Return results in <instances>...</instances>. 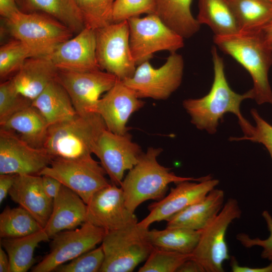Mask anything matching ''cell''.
Masks as SVG:
<instances>
[{
	"label": "cell",
	"mask_w": 272,
	"mask_h": 272,
	"mask_svg": "<svg viewBox=\"0 0 272 272\" xmlns=\"http://www.w3.org/2000/svg\"><path fill=\"white\" fill-rule=\"evenodd\" d=\"M214 78L208 94L198 99H187L183 106L191 117V122L198 129L213 134L217 131L219 121L227 113H232L238 118L239 123L246 134L252 125L242 116L240 107L246 99H253L251 89L242 94L232 90L225 73L223 59L219 55L217 47L211 50Z\"/></svg>",
	"instance_id": "obj_1"
},
{
	"label": "cell",
	"mask_w": 272,
	"mask_h": 272,
	"mask_svg": "<svg viewBox=\"0 0 272 272\" xmlns=\"http://www.w3.org/2000/svg\"><path fill=\"white\" fill-rule=\"evenodd\" d=\"M214 43L231 56L249 73L253 84V99L258 104H272V91L268 73L272 65V50L264 41L260 31L238 33L228 35H214Z\"/></svg>",
	"instance_id": "obj_2"
},
{
	"label": "cell",
	"mask_w": 272,
	"mask_h": 272,
	"mask_svg": "<svg viewBox=\"0 0 272 272\" xmlns=\"http://www.w3.org/2000/svg\"><path fill=\"white\" fill-rule=\"evenodd\" d=\"M161 148H149L143 152L135 165L129 170L120 187L126 207L132 213L147 200H159L166 192L168 185L184 181H200L207 176L197 178L181 177L170 169L159 163L157 158L162 152Z\"/></svg>",
	"instance_id": "obj_3"
},
{
	"label": "cell",
	"mask_w": 272,
	"mask_h": 272,
	"mask_svg": "<svg viewBox=\"0 0 272 272\" xmlns=\"http://www.w3.org/2000/svg\"><path fill=\"white\" fill-rule=\"evenodd\" d=\"M105 128L98 113L77 114L72 119L49 125L42 148L52 159L89 158L99 136Z\"/></svg>",
	"instance_id": "obj_4"
},
{
	"label": "cell",
	"mask_w": 272,
	"mask_h": 272,
	"mask_svg": "<svg viewBox=\"0 0 272 272\" xmlns=\"http://www.w3.org/2000/svg\"><path fill=\"white\" fill-rule=\"evenodd\" d=\"M6 21L10 34L25 43L33 56H49L74 33L64 24L42 12L19 10Z\"/></svg>",
	"instance_id": "obj_5"
},
{
	"label": "cell",
	"mask_w": 272,
	"mask_h": 272,
	"mask_svg": "<svg viewBox=\"0 0 272 272\" xmlns=\"http://www.w3.org/2000/svg\"><path fill=\"white\" fill-rule=\"evenodd\" d=\"M148 230L138 222L106 232L101 242L104 260L100 272H131L146 260L154 249Z\"/></svg>",
	"instance_id": "obj_6"
},
{
	"label": "cell",
	"mask_w": 272,
	"mask_h": 272,
	"mask_svg": "<svg viewBox=\"0 0 272 272\" xmlns=\"http://www.w3.org/2000/svg\"><path fill=\"white\" fill-rule=\"evenodd\" d=\"M242 211L238 201L229 198L218 215L201 231L197 244L191 253L206 272H223L224 262L229 259V249L226 240L227 229Z\"/></svg>",
	"instance_id": "obj_7"
},
{
	"label": "cell",
	"mask_w": 272,
	"mask_h": 272,
	"mask_svg": "<svg viewBox=\"0 0 272 272\" xmlns=\"http://www.w3.org/2000/svg\"><path fill=\"white\" fill-rule=\"evenodd\" d=\"M127 21L130 51L137 65L149 60L155 52H174L184 46V38L155 14L132 17Z\"/></svg>",
	"instance_id": "obj_8"
},
{
	"label": "cell",
	"mask_w": 272,
	"mask_h": 272,
	"mask_svg": "<svg viewBox=\"0 0 272 272\" xmlns=\"http://www.w3.org/2000/svg\"><path fill=\"white\" fill-rule=\"evenodd\" d=\"M96 57L102 70L120 80L131 78L137 64L129 46L127 21L112 23L96 30Z\"/></svg>",
	"instance_id": "obj_9"
},
{
	"label": "cell",
	"mask_w": 272,
	"mask_h": 272,
	"mask_svg": "<svg viewBox=\"0 0 272 272\" xmlns=\"http://www.w3.org/2000/svg\"><path fill=\"white\" fill-rule=\"evenodd\" d=\"M184 69L182 56L171 52L165 63L155 69L149 60L138 65L134 75L122 82L140 98L166 100L181 85Z\"/></svg>",
	"instance_id": "obj_10"
},
{
	"label": "cell",
	"mask_w": 272,
	"mask_h": 272,
	"mask_svg": "<svg viewBox=\"0 0 272 272\" xmlns=\"http://www.w3.org/2000/svg\"><path fill=\"white\" fill-rule=\"evenodd\" d=\"M105 170L93 157L85 159H53L39 173L59 180L87 204L93 195L109 185Z\"/></svg>",
	"instance_id": "obj_11"
},
{
	"label": "cell",
	"mask_w": 272,
	"mask_h": 272,
	"mask_svg": "<svg viewBox=\"0 0 272 272\" xmlns=\"http://www.w3.org/2000/svg\"><path fill=\"white\" fill-rule=\"evenodd\" d=\"M55 79L66 91L80 115L96 113V104L101 95L119 80L101 69L86 71L58 69Z\"/></svg>",
	"instance_id": "obj_12"
},
{
	"label": "cell",
	"mask_w": 272,
	"mask_h": 272,
	"mask_svg": "<svg viewBox=\"0 0 272 272\" xmlns=\"http://www.w3.org/2000/svg\"><path fill=\"white\" fill-rule=\"evenodd\" d=\"M106 231L85 222L79 228L60 232L52 237L50 251L32 269L33 272H50L59 265L92 250L102 242Z\"/></svg>",
	"instance_id": "obj_13"
},
{
	"label": "cell",
	"mask_w": 272,
	"mask_h": 272,
	"mask_svg": "<svg viewBox=\"0 0 272 272\" xmlns=\"http://www.w3.org/2000/svg\"><path fill=\"white\" fill-rule=\"evenodd\" d=\"M93 153L99 159L111 183L120 186L125 172L135 165L143 152L128 132L119 134L105 128L99 136Z\"/></svg>",
	"instance_id": "obj_14"
},
{
	"label": "cell",
	"mask_w": 272,
	"mask_h": 272,
	"mask_svg": "<svg viewBox=\"0 0 272 272\" xmlns=\"http://www.w3.org/2000/svg\"><path fill=\"white\" fill-rule=\"evenodd\" d=\"M52 160L43 148L34 147L16 132L0 128V175H39Z\"/></svg>",
	"instance_id": "obj_15"
},
{
	"label": "cell",
	"mask_w": 272,
	"mask_h": 272,
	"mask_svg": "<svg viewBox=\"0 0 272 272\" xmlns=\"http://www.w3.org/2000/svg\"><path fill=\"white\" fill-rule=\"evenodd\" d=\"M106 232L138 223L126 207L120 186L111 183L95 192L87 203L86 221Z\"/></svg>",
	"instance_id": "obj_16"
},
{
	"label": "cell",
	"mask_w": 272,
	"mask_h": 272,
	"mask_svg": "<svg viewBox=\"0 0 272 272\" xmlns=\"http://www.w3.org/2000/svg\"><path fill=\"white\" fill-rule=\"evenodd\" d=\"M184 181L176 183L166 197L149 205V215L139 224L146 228L153 223L167 221L188 206L203 198L218 185L219 181L210 175L197 182Z\"/></svg>",
	"instance_id": "obj_17"
},
{
	"label": "cell",
	"mask_w": 272,
	"mask_h": 272,
	"mask_svg": "<svg viewBox=\"0 0 272 272\" xmlns=\"http://www.w3.org/2000/svg\"><path fill=\"white\" fill-rule=\"evenodd\" d=\"M144 105L145 102L133 90L118 80L98 100L95 112L102 117L108 130L122 134L128 132L126 124L130 116Z\"/></svg>",
	"instance_id": "obj_18"
},
{
	"label": "cell",
	"mask_w": 272,
	"mask_h": 272,
	"mask_svg": "<svg viewBox=\"0 0 272 272\" xmlns=\"http://www.w3.org/2000/svg\"><path fill=\"white\" fill-rule=\"evenodd\" d=\"M49 57L58 69H100L96 57V30L85 27L75 37L61 44Z\"/></svg>",
	"instance_id": "obj_19"
},
{
	"label": "cell",
	"mask_w": 272,
	"mask_h": 272,
	"mask_svg": "<svg viewBox=\"0 0 272 272\" xmlns=\"http://www.w3.org/2000/svg\"><path fill=\"white\" fill-rule=\"evenodd\" d=\"M9 195L14 202L30 213L44 228L51 214L53 200L44 193L41 175H15Z\"/></svg>",
	"instance_id": "obj_20"
},
{
	"label": "cell",
	"mask_w": 272,
	"mask_h": 272,
	"mask_svg": "<svg viewBox=\"0 0 272 272\" xmlns=\"http://www.w3.org/2000/svg\"><path fill=\"white\" fill-rule=\"evenodd\" d=\"M87 204L74 191L62 184L53 199L49 220L43 228L50 238L62 231L73 229L86 221Z\"/></svg>",
	"instance_id": "obj_21"
},
{
	"label": "cell",
	"mask_w": 272,
	"mask_h": 272,
	"mask_svg": "<svg viewBox=\"0 0 272 272\" xmlns=\"http://www.w3.org/2000/svg\"><path fill=\"white\" fill-rule=\"evenodd\" d=\"M57 71L49 56L30 57L10 80L18 93L33 101L56 79Z\"/></svg>",
	"instance_id": "obj_22"
},
{
	"label": "cell",
	"mask_w": 272,
	"mask_h": 272,
	"mask_svg": "<svg viewBox=\"0 0 272 272\" xmlns=\"http://www.w3.org/2000/svg\"><path fill=\"white\" fill-rule=\"evenodd\" d=\"M223 190L214 188L203 198L173 215L166 221V227L203 229L219 213L224 205Z\"/></svg>",
	"instance_id": "obj_23"
},
{
	"label": "cell",
	"mask_w": 272,
	"mask_h": 272,
	"mask_svg": "<svg viewBox=\"0 0 272 272\" xmlns=\"http://www.w3.org/2000/svg\"><path fill=\"white\" fill-rule=\"evenodd\" d=\"M32 105L49 125L70 120L77 115L67 92L56 79L32 101Z\"/></svg>",
	"instance_id": "obj_24"
},
{
	"label": "cell",
	"mask_w": 272,
	"mask_h": 272,
	"mask_svg": "<svg viewBox=\"0 0 272 272\" xmlns=\"http://www.w3.org/2000/svg\"><path fill=\"white\" fill-rule=\"evenodd\" d=\"M17 2L20 11L45 13L64 24L74 33H78L85 27L76 0H17Z\"/></svg>",
	"instance_id": "obj_25"
},
{
	"label": "cell",
	"mask_w": 272,
	"mask_h": 272,
	"mask_svg": "<svg viewBox=\"0 0 272 272\" xmlns=\"http://www.w3.org/2000/svg\"><path fill=\"white\" fill-rule=\"evenodd\" d=\"M192 0H155V14L169 28L184 38L196 33L200 24L192 16Z\"/></svg>",
	"instance_id": "obj_26"
},
{
	"label": "cell",
	"mask_w": 272,
	"mask_h": 272,
	"mask_svg": "<svg viewBox=\"0 0 272 272\" xmlns=\"http://www.w3.org/2000/svg\"><path fill=\"white\" fill-rule=\"evenodd\" d=\"M1 128L16 132L32 146L42 148L49 124L32 105L13 114L4 122Z\"/></svg>",
	"instance_id": "obj_27"
},
{
	"label": "cell",
	"mask_w": 272,
	"mask_h": 272,
	"mask_svg": "<svg viewBox=\"0 0 272 272\" xmlns=\"http://www.w3.org/2000/svg\"><path fill=\"white\" fill-rule=\"evenodd\" d=\"M240 31H261L272 20L269 0H227Z\"/></svg>",
	"instance_id": "obj_28"
},
{
	"label": "cell",
	"mask_w": 272,
	"mask_h": 272,
	"mask_svg": "<svg viewBox=\"0 0 272 272\" xmlns=\"http://www.w3.org/2000/svg\"><path fill=\"white\" fill-rule=\"evenodd\" d=\"M1 239V246L9 258L10 272H26L34 263L36 247L41 242L49 241L50 238L43 229L23 237Z\"/></svg>",
	"instance_id": "obj_29"
},
{
	"label": "cell",
	"mask_w": 272,
	"mask_h": 272,
	"mask_svg": "<svg viewBox=\"0 0 272 272\" xmlns=\"http://www.w3.org/2000/svg\"><path fill=\"white\" fill-rule=\"evenodd\" d=\"M196 20L209 26L215 35L238 33L239 29L227 0H198Z\"/></svg>",
	"instance_id": "obj_30"
},
{
	"label": "cell",
	"mask_w": 272,
	"mask_h": 272,
	"mask_svg": "<svg viewBox=\"0 0 272 272\" xmlns=\"http://www.w3.org/2000/svg\"><path fill=\"white\" fill-rule=\"evenodd\" d=\"M201 231L182 227H166L163 230H148L147 236L154 248L191 254Z\"/></svg>",
	"instance_id": "obj_31"
},
{
	"label": "cell",
	"mask_w": 272,
	"mask_h": 272,
	"mask_svg": "<svg viewBox=\"0 0 272 272\" xmlns=\"http://www.w3.org/2000/svg\"><path fill=\"white\" fill-rule=\"evenodd\" d=\"M43 229L36 219L21 206L14 208L7 207L0 214L1 238L23 237Z\"/></svg>",
	"instance_id": "obj_32"
},
{
	"label": "cell",
	"mask_w": 272,
	"mask_h": 272,
	"mask_svg": "<svg viewBox=\"0 0 272 272\" xmlns=\"http://www.w3.org/2000/svg\"><path fill=\"white\" fill-rule=\"evenodd\" d=\"M30 57H33L30 49L19 40L15 39L2 45L0 47L1 79L15 74Z\"/></svg>",
	"instance_id": "obj_33"
},
{
	"label": "cell",
	"mask_w": 272,
	"mask_h": 272,
	"mask_svg": "<svg viewBox=\"0 0 272 272\" xmlns=\"http://www.w3.org/2000/svg\"><path fill=\"white\" fill-rule=\"evenodd\" d=\"M115 0H76L85 27L97 30L112 23Z\"/></svg>",
	"instance_id": "obj_34"
},
{
	"label": "cell",
	"mask_w": 272,
	"mask_h": 272,
	"mask_svg": "<svg viewBox=\"0 0 272 272\" xmlns=\"http://www.w3.org/2000/svg\"><path fill=\"white\" fill-rule=\"evenodd\" d=\"M191 254L154 248L139 272H177Z\"/></svg>",
	"instance_id": "obj_35"
},
{
	"label": "cell",
	"mask_w": 272,
	"mask_h": 272,
	"mask_svg": "<svg viewBox=\"0 0 272 272\" xmlns=\"http://www.w3.org/2000/svg\"><path fill=\"white\" fill-rule=\"evenodd\" d=\"M32 104V100L18 93L10 79L0 85V123Z\"/></svg>",
	"instance_id": "obj_36"
},
{
	"label": "cell",
	"mask_w": 272,
	"mask_h": 272,
	"mask_svg": "<svg viewBox=\"0 0 272 272\" xmlns=\"http://www.w3.org/2000/svg\"><path fill=\"white\" fill-rule=\"evenodd\" d=\"M104 260V254L101 245L59 265L55 269L54 271L57 272L100 271Z\"/></svg>",
	"instance_id": "obj_37"
},
{
	"label": "cell",
	"mask_w": 272,
	"mask_h": 272,
	"mask_svg": "<svg viewBox=\"0 0 272 272\" xmlns=\"http://www.w3.org/2000/svg\"><path fill=\"white\" fill-rule=\"evenodd\" d=\"M143 14H155V0H115L112 23L127 21Z\"/></svg>",
	"instance_id": "obj_38"
},
{
	"label": "cell",
	"mask_w": 272,
	"mask_h": 272,
	"mask_svg": "<svg viewBox=\"0 0 272 272\" xmlns=\"http://www.w3.org/2000/svg\"><path fill=\"white\" fill-rule=\"evenodd\" d=\"M251 114L256 125L252 126L249 133L240 138H230V141L249 140L263 144L268 150L272 160V125L264 120L255 109Z\"/></svg>",
	"instance_id": "obj_39"
},
{
	"label": "cell",
	"mask_w": 272,
	"mask_h": 272,
	"mask_svg": "<svg viewBox=\"0 0 272 272\" xmlns=\"http://www.w3.org/2000/svg\"><path fill=\"white\" fill-rule=\"evenodd\" d=\"M262 216L263 218L269 231V236L265 239L259 238H251L246 233H239L236 239L246 248H251L253 246H259L262 248L261 253L262 258L266 259L272 262V216L266 210L263 211Z\"/></svg>",
	"instance_id": "obj_40"
},
{
	"label": "cell",
	"mask_w": 272,
	"mask_h": 272,
	"mask_svg": "<svg viewBox=\"0 0 272 272\" xmlns=\"http://www.w3.org/2000/svg\"><path fill=\"white\" fill-rule=\"evenodd\" d=\"M42 176V187L44 193L49 198L53 199L58 194L62 183L56 178L48 175Z\"/></svg>",
	"instance_id": "obj_41"
},
{
	"label": "cell",
	"mask_w": 272,
	"mask_h": 272,
	"mask_svg": "<svg viewBox=\"0 0 272 272\" xmlns=\"http://www.w3.org/2000/svg\"><path fill=\"white\" fill-rule=\"evenodd\" d=\"M230 266L233 272H272V262L268 265L262 267H250L247 266L240 265L236 259L232 257Z\"/></svg>",
	"instance_id": "obj_42"
},
{
	"label": "cell",
	"mask_w": 272,
	"mask_h": 272,
	"mask_svg": "<svg viewBox=\"0 0 272 272\" xmlns=\"http://www.w3.org/2000/svg\"><path fill=\"white\" fill-rule=\"evenodd\" d=\"M15 174L0 175V203L6 198L13 186L15 180Z\"/></svg>",
	"instance_id": "obj_43"
},
{
	"label": "cell",
	"mask_w": 272,
	"mask_h": 272,
	"mask_svg": "<svg viewBox=\"0 0 272 272\" xmlns=\"http://www.w3.org/2000/svg\"><path fill=\"white\" fill-rule=\"evenodd\" d=\"M19 10L17 0H0V15L5 19Z\"/></svg>",
	"instance_id": "obj_44"
},
{
	"label": "cell",
	"mask_w": 272,
	"mask_h": 272,
	"mask_svg": "<svg viewBox=\"0 0 272 272\" xmlns=\"http://www.w3.org/2000/svg\"><path fill=\"white\" fill-rule=\"evenodd\" d=\"M203 267L196 260L189 258L180 266L177 272H205Z\"/></svg>",
	"instance_id": "obj_45"
},
{
	"label": "cell",
	"mask_w": 272,
	"mask_h": 272,
	"mask_svg": "<svg viewBox=\"0 0 272 272\" xmlns=\"http://www.w3.org/2000/svg\"><path fill=\"white\" fill-rule=\"evenodd\" d=\"M0 247V272H10V260L8 254Z\"/></svg>",
	"instance_id": "obj_46"
},
{
	"label": "cell",
	"mask_w": 272,
	"mask_h": 272,
	"mask_svg": "<svg viewBox=\"0 0 272 272\" xmlns=\"http://www.w3.org/2000/svg\"><path fill=\"white\" fill-rule=\"evenodd\" d=\"M260 32L266 43L272 50V20Z\"/></svg>",
	"instance_id": "obj_47"
},
{
	"label": "cell",
	"mask_w": 272,
	"mask_h": 272,
	"mask_svg": "<svg viewBox=\"0 0 272 272\" xmlns=\"http://www.w3.org/2000/svg\"><path fill=\"white\" fill-rule=\"evenodd\" d=\"M269 1H270L272 2V0H269Z\"/></svg>",
	"instance_id": "obj_48"
}]
</instances>
